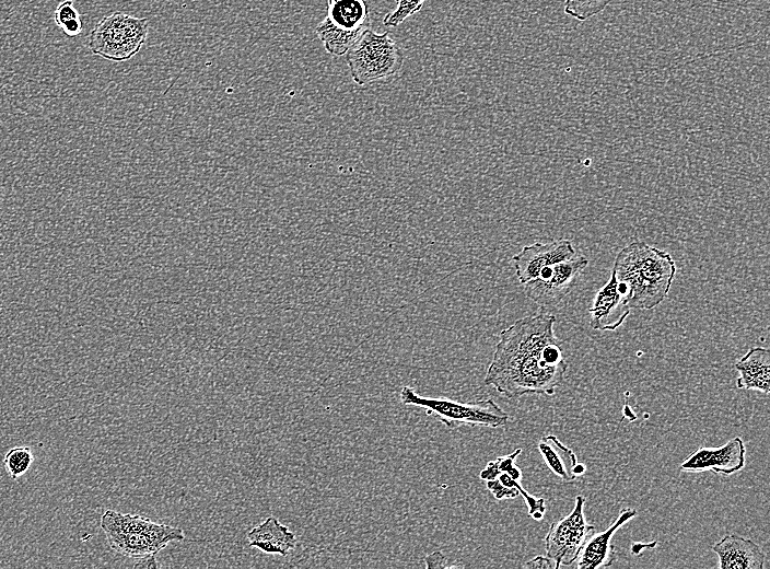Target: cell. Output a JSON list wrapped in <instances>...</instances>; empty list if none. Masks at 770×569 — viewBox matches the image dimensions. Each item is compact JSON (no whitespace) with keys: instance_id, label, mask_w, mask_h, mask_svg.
<instances>
[{"instance_id":"cell-14","label":"cell","mask_w":770,"mask_h":569,"mask_svg":"<svg viewBox=\"0 0 770 569\" xmlns=\"http://www.w3.org/2000/svg\"><path fill=\"white\" fill-rule=\"evenodd\" d=\"M479 477L486 481L487 489L497 500L514 499L522 496L528 508V515L534 520H541L546 512L545 499L530 495L521 484L506 472L499 469L493 461L487 463Z\"/></svg>"},{"instance_id":"cell-19","label":"cell","mask_w":770,"mask_h":569,"mask_svg":"<svg viewBox=\"0 0 770 569\" xmlns=\"http://www.w3.org/2000/svg\"><path fill=\"white\" fill-rule=\"evenodd\" d=\"M33 462L34 455L30 446H14L5 453L3 467L10 478L15 480L30 471Z\"/></svg>"},{"instance_id":"cell-26","label":"cell","mask_w":770,"mask_h":569,"mask_svg":"<svg viewBox=\"0 0 770 569\" xmlns=\"http://www.w3.org/2000/svg\"><path fill=\"white\" fill-rule=\"evenodd\" d=\"M135 568H159V564L156 562L155 555H148L142 558L137 559L135 564Z\"/></svg>"},{"instance_id":"cell-8","label":"cell","mask_w":770,"mask_h":569,"mask_svg":"<svg viewBox=\"0 0 770 569\" xmlns=\"http://www.w3.org/2000/svg\"><path fill=\"white\" fill-rule=\"evenodd\" d=\"M585 498L575 497L572 511L550 524L545 537L546 555L556 567L569 566L575 561L587 538L595 532V526L584 516Z\"/></svg>"},{"instance_id":"cell-2","label":"cell","mask_w":770,"mask_h":569,"mask_svg":"<svg viewBox=\"0 0 770 569\" xmlns=\"http://www.w3.org/2000/svg\"><path fill=\"white\" fill-rule=\"evenodd\" d=\"M611 270L630 309L652 310L668 295L677 267L669 253L635 241L618 252Z\"/></svg>"},{"instance_id":"cell-11","label":"cell","mask_w":770,"mask_h":569,"mask_svg":"<svg viewBox=\"0 0 770 569\" xmlns=\"http://www.w3.org/2000/svg\"><path fill=\"white\" fill-rule=\"evenodd\" d=\"M746 449L739 437L732 438L718 448L700 446L679 465L681 472L732 475L745 466Z\"/></svg>"},{"instance_id":"cell-15","label":"cell","mask_w":770,"mask_h":569,"mask_svg":"<svg viewBox=\"0 0 770 569\" xmlns=\"http://www.w3.org/2000/svg\"><path fill=\"white\" fill-rule=\"evenodd\" d=\"M721 569H762L766 555L755 542L736 534H726L712 547Z\"/></svg>"},{"instance_id":"cell-9","label":"cell","mask_w":770,"mask_h":569,"mask_svg":"<svg viewBox=\"0 0 770 569\" xmlns=\"http://www.w3.org/2000/svg\"><path fill=\"white\" fill-rule=\"evenodd\" d=\"M588 259L576 255L571 259L546 267L534 279L524 283L525 295L544 309L559 305L572 291Z\"/></svg>"},{"instance_id":"cell-20","label":"cell","mask_w":770,"mask_h":569,"mask_svg":"<svg viewBox=\"0 0 770 569\" xmlns=\"http://www.w3.org/2000/svg\"><path fill=\"white\" fill-rule=\"evenodd\" d=\"M612 0H565L564 12L569 16L585 21L602 12Z\"/></svg>"},{"instance_id":"cell-16","label":"cell","mask_w":770,"mask_h":569,"mask_svg":"<svg viewBox=\"0 0 770 569\" xmlns=\"http://www.w3.org/2000/svg\"><path fill=\"white\" fill-rule=\"evenodd\" d=\"M739 372L736 381L742 390H756L763 394L770 392V352L762 347L750 348L735 364Z\"/></svg>"},{"instance_id":"cell-25","label":"cell","mask_w":770,"mask_h":569,"mask_svg":"<svg viewBox=\"0 0 770 569\" xmlns=\"http://www.w3.org/2000/svg\"><path fill=\"white\" fill-rule=\"evenodd\" d=\"M60 28L68 37H75L81 34L83 25L81 19L79 18L66 22Z\"/></svg>"},{"instance_id":"cell-17","label":"cell","mask_w":770,"mask_h":569,"mask_svg":"<svg viewBox=\"0 0 770 569\" xmlns=\"http://www.w3.org/2000/svg\"><path fill=\"white\" fill-rule=\"evenodd\" d=\"M247 539L249 546L266 554L288 555L296 546V537L288 526L275 516H268L264 522L253 527Z\"/></svg>"},{"instance_id":"cell-24","label":"cell","mask_w":770,"mask_h":569,"mask_svg":"<svg viewBox=\"0 0 770 569\" xmlns=\"http://www.w3.org/2000/svg\"><path fill=\"white\" fill-rule=\"evenodd\" d=\"M523 567L524 568H532V569H535V568H538V569L556 568L557 569L555 561L547 556L546 557L545 556H536L535 558H533V559L528 560L526 564H524Z\"/></svg>"},{"instance_id":"cell-5","label":"cell","mask_w":770,"mask_h":569,"mask_svg":"<svg viewBox=\"0 0 770 569\" xmlns=\"http://www.w3.org/2000/svg\"><path fill=\"white\" fill-rule=\"evenodd\" d=\"M399 397L405 405L435 415L450 429L465 425L498 429L504 427L510 417L492 398L460 403L446 397L422 396L408 385L401 387Z\"/></svg>"},{"instance_id":"cell-18","label":"cell","mask_w":770,"mask_h":569,"mask_svg":"<svg viewBox=\"0 0 770 569\" xmlns=\"http://www.w3.org/2000/svg\"><path fill=\"white\" fill-rule=\"evenodd\" d=\"M537 448L548 468L563 481L571 483L584 474L585 466L578 463L575 453L556 436L542 437Z\"/></svg>"},{"instance_id":"cell-13","label":"cell","mask_w":770,"mask_h":569,"mask_svg":"<svg viewBox=\"0 0 770 569\" xmlns=\"http://www.w3.org/2000/svg\"><path fill=\"white\" fill-rule=\"evenodd\" d=\"M637 514L638 511L635 509H622L607 530L599 533L594 532L587 538L575 559L576 567L580 569H597L611 566L617 555L615 546L612 545V536L619 527L633 519Z\"/></svg>"},{"instance_id":"cell-22","label":"cell","mask_w":770,"mask_h":569,"mask_svg":"<svg viewBox=\"0 0 770 569\" xmlns=\"http://www.w3.org/2000/svg\"><path fill=\"white\" fill-rule=\"evenodd\" d=\"M79 18L80 15L74 7L73 0L61 1L54 12V21L59 27H61L66 22Z\"/></svg>"},{"instance_id":"cell-6","label":"cell","mask_w":770,"mask_h":569,"mask_svg":"<svg viewBox=\"0 0 770 569\" xmlns=\"http://www.w3.org/2000/svg\"><path fill=\"white\" fill-rule=\"evenodd\" d=\"M150 20L116 11L103 16L89 35L92 54L109 61H127L145 44Z\"/></svg>"},{"instance_id":"cell-4","label":"cell","mask_w":770,"mask_h":569,"mask_svg":"<svg viewBox=\"0 0 770 569\" xmlns=\"http://www.w3.org/2000/svg\"><path fill=\"white\" fill-rule=\"evenodd\" d=\"M349 73L355 84L368 86L396 78L405 53L389 32L366 28L346 54Z\"/></svg>"},{"instance_id":"cell-21","label":"cell","mask_w":770,"mask_h":569,"mask_svg":"<svg viewBox=\"0 0 770 569\" xmlns=\"http://www.w3.org/2000/svg\"><path fill=\"white\" fill-rule=\"evenodd\" d=\"M396 8L383 18L384 26L397 27L419 12L425 0H395Z\"/></svg>"},{"instance_id":"cell-12","label":"cell","mask_w":770,"mask_h":569,"mask_svg":"<svg viewBox=\"0 0 770 569\" xmlns=\"http://www.w3.org/2000/svg\"><path fill=\"white\" fill-rule=\"evenodd\" d=\"M630 311L615 272L611 270L608 281L597 291L588 309L590 324L596 330L612 332L623 324Z\"/></svg>"},{"instance_id":"cell-7","label":"cell","mask_w":770,"mask_h":569,"mask_svg":"<svg viewBox=\"0 0 770 569\" xmlns=\"http://www.w3.org/2000/svg\"><path fill=\"white\" fill-rule=\"evenodd\" d=\"M370 24L366 0H327L326 16L316 26L315 33L328 54L340 57L347 54Z\"/></svg>"},{"instance_id":"cell-3","label":"cell","mask_w":770,"mask_h":569,"mask_svg":"<svg viewBox=\"0 0 770 569\" xmlns=\"http://www.w3.org/2000/svg\"><path fill=\"white\" fill-rule=\"evenodd\" d=\"M101 527L114 551L133 559L155 555L170 542L185 538L184 531L179 527L112 509L102 514Z\"/></svg>"},{"instance_id":"cell-23","label":"cell","mask_w":770,"mask_h":569,"mask_svg":"<svg viewBox=\"0 0 770 569\" xmlns=\"http://www.w3.org/2000/svg\"><path fill=\"white\" fill-rule=\"evenodd\" d=\"M424 564L428 569L431 568H458L459 565H450L447 558L442 551L436 550L424 557Z\"/></svg>"},{"instance_id":"cell-1","label":"cell","mask_w":770,"mask_h":569,"mask_svg":"<svg viewBox=\"0 0 770 569\" xmlns=\"http://www.w3.org/2000/svg\"><path fill=\"white\" fill-rule=\"evenodd\" d=\"M555 323V315L538 312L501 330L483 383L510 399L553 395L569 367Z\"/></svg>"},{"instance_id":"cell-10","label":"cell","mask_w":770,"mask_h":569,"mask_svg":"<svg viewBox=\"0 0 770 569\" xmlns=\"http://www.w3.org/2000/svg\"><path fill=\"white\" fill-rule=\"evenodd\" d=\"M576 255L572 242L561 239L526 245L512 257V262L520 283L524 284L536 278L546 267L571 259Z\"/></svg>"}]
</instances>
